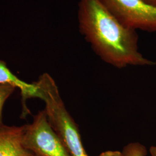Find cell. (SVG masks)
I'll use <instances>...</instances> for the list:
<instances>
[{
    "mask_svg": "<svg viewBox=\"0 0 156 156\" xmlns=\"http://www.w3.org/2000/svg\"><path fill=\"white\" fill-rule=\"evenodd\" d=\"M0 84L9 85L15 89H19L22 95V112L21 117L24 118L30 114V111L26 104L27 101L33 98H39V91L35 82L28 83L17 78L12 73L5 62L0 59Z\"/></svg>",
    "mask_w": 156,
    "mask_h": 156,
    "instance_id": "cell-6",
    "label": "cell"
},
{
    "mask_svg": "<svg viewBox=\"0 0 156 156\" xmlns=\"http://www.w3.org/2000/svg\"><path fill=\"white\" fill-rule=\"evenodd\" d=\"M147 4L156 7V0H142Z\"/></svg>",
    "mask_w": 156,
    "mask_h": 156,
    "instance_id": "cell-10",
    "label": "cell"
},
{
    "mask_svg": "<svg viewBox=\"0 0 156 156\" xmlns=\"http://www.w3.org/2000/svg\"><path fill=\"white\" fill-rule=\"evenodd\" d=\"M124 26L156 32V7L142 0H101Z\"/></svg>",
    "mask_w": 156,
    "mask_h": 156,
    "instance_id": "cell-4",
    "label": "cell"
},
{
    "mask_svg": "<svg viewBox=\"0 0 156 156\" xmlns=\"http://www.w3.org/2000/svg\"><path fill=\"white\" fill-rule=\"evenodd\" d=\"M122 153L124 156H146L147 149L144 145L138 143H130L123 149Z\"/></svg>",
    "mask_w": 156,
    "mask_h": 156,
    "instance_id": "cell-7",
    "label": "cell"
},
{
    "mask_svg": "<svg viewBox=\"0 0 156 156\" xmlns=\"http://www.w3.org/2000/svg\"><path fill=\"white\" fill-rule=\"evenodd\" d=\"M151 156H156V146H153L150 148Z\"/></svg>",
    "mask_w": 156,
    "mask_h": 156,
    "instance_id": "cell-11",
    "label": "cell"
},
{
    "mask_svg": "<svg viewBox=\"0 0 156 156\" xmlns=\"http://www.w3.org/2000/svg\"><path fill=\"white\" fill-rule=\"evenodd\" d=\"M98 156H124L122 152L119 151H108L101 153Z\"/></svg>",
    "mask_w": 156,
    "mask_h": 156,
    "instance_id": "cell-9",
    "label": "cell"
},
{
    "mask_svg": "<svg viewBox=\"0 0 156 156\" xmlns=\"http://www.w3.org/2000/svg\"><path fill=\"white\" fill-rule=\"evenodd\" d=\"M79 30L101 60L113 67L154 66L138 50L136 31L124 26L101 0H79Z\"/></svg>",
    "mask_w": 156,
    "mask_h": 156,
    "instance_id": "cell-1",
    "label": "cell"
},
{
    "mask_svg": "<svg viewBox=\"0 0 156 156\" xmlns=\"http://www.w3.org/2000/svg\"><path fill=\"white\" fill-rule=\"evenodd\" d=\"M25 125L0 127V156H37L23 145Z\"/></svg>",
    "mask_w": 156,
    "mask_h": 156,
    "instance_id": "cell-5",
    "label": "cell"
},
{
    "mask_svg": "<svg viewBox=\"0 0 156 156\" xmlns=\"http://www.w3.org/2000/svg\"><path fill=\"white\" fill-rule=\"evenodd\" d=\"M39 98L45 102V110L51 127L62 140L71 156H89L84 148L78 128L62 101L55 80L44 73L35 82Z\"/></svg>",
    "mask_w": 156,
    "mask_h": 156,
    "instance_id": "cell-2",
    "label": "cell"
},
{
    "mask_svg": "<svg viewBox=\"0 0 156 156\" xmlns=\"http://www.w3.org/2000/svg\"><path fill=\"white\" fill-rule=\"evenodd\" d=\"M23 145L37 156H71L51 127L44 109L34 116L32 123L25 125Z\"/></svg>",
    "mask_w": 156,
    "mask_h": 156,
    "instance_id": "cell-3",
    "label": "cell"
},
{
    "mask_svg": "<svg viewBox=\"0 0 156 156\" xmlns=\"http://www.w3.org/2000/svg\"><path fill=\"white\" fill-rule=\"evenodd\" d=\"M15 88L5 84H0V127L4 124L2 122V111L6 100L11 97L15 90Z\"/></svg>",
    "mask_w": 156,
    "mask_h": 156,
    "instance_id": "cell-8",
    "label": "cell"
}]
</instances>
